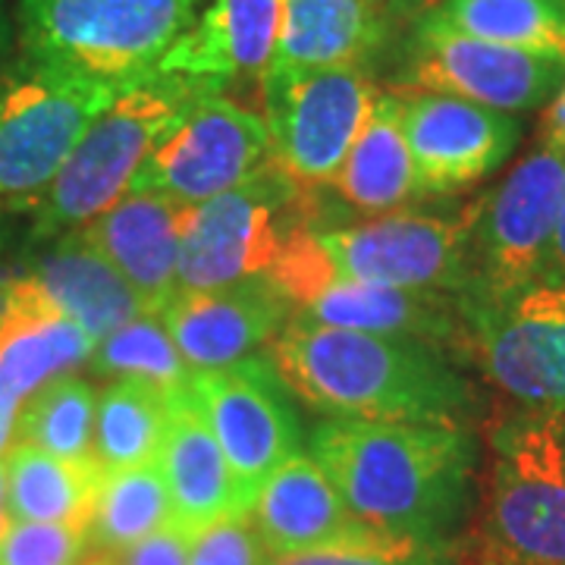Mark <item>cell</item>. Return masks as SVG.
I'll list each match as a JSON object with an SVG mask.
<instances>
[{
	"label": "cell",
	"mask_w": 565,
	"mask_h": 565,
	"mask_svg": "<svg viewBox=\"0 0 565 565\" xmlns=\"http://www.w3.org/2000/svg\"><path fill=\"white\" fill-rule=\"evenodd\" d=\"M462 355L519 408L565 412V286L531 282L487 305H465Z\"/></svg>",
	"instance_id": "12"
},
{
	"label": "cell",
	"mask_w": 565,
	"mask_h": 565,
	"mask_svg": "<svg viewBox=\"0 0 565 565\" xmlns=\"http://www.w3.org/2000/svg\"><path fill=\"white\" fill-rule=\"evenodd\" d=\"M248 515L274 556L340 544L364 531L345 509L323 465L305 452L286 459L264 481Z\"/></svg>",
	"instance_id": "22"
},
{
	"label": "cell",
	"mask_w": 565,
	"mask_h": 565,
	"mask_svg": "<svg viewBox=\"0 0 565 565\" xmlns=\"http://www.w3.org/2000/svg\"><path fill=\"white\" fill-rule=\"evenodd\" d=\"M565 199V145H541L505 177L471 226L475 286L465 305L505 299L544 280L546 255Z\"/></svg>",
	"instance_id": "10"
},
{
	"label": "cell",
	"mask_w": 565,
	"mask_h": 565,
	"mask_svg": "<svg viewBox=\"0 0 565 565\" xmlns=\"http://www.w3.org/2000/svg\"><path fill=\"white\" fill-rule=\"evenodd\" d=\"M207 0H20L22 57L122 88L148 76Z\"/></svg>",
	"instance_id": "5"
},
{
	"label": "cell",
	"mask_w": 565,
	"mask_h": 565,
	"mask_svg": "<svg viewBox=\"0 0 565 565\" xmlns=\"http://www.w3.org/2000/svg\"><path fill=\"white\" fill-rule=\"evenodd\" d=\"M390 3H393V7H399L408 20H418L422 13H427L430 7H437L440 0H390Z\"/></svg>",
	"instance_id": "39"
},
{
	"label": "cell",
	"mask_w": 565,
	"mask_h": 565,
	"mask_svg": "<svg viewBox=\"0 0 565 565\" xmlns=\"http://www.w3.org/2000/svg\"><path fill=\"white\" fill-rule=\"evenodd\" d=\"M10 522H47L85 531L104 471L95 459H57L39 446L10 444L3 456Z\"/></svg>",
	"instance_id": "26"
},
{
	"label": "cell",
	"mask_w": 565,
	"mask_h": 565,
	"mask_svg": "<svg viewBox=\"0 0 565 565\" xmlns=\"http://www.w3.org/2000/svg\"><path fill=\"white\" fill-rule=\"evenodd\" d=\"M267 362L289 393L330 418L462 427L481 396L440 345L289 318Z\"/></svg>",
	"instance_id": "1"
},
{
	"label": "cell",
	"mask_w": 565,
	"mask_h": 565,
	"mask_svg": "<svg viewBox=\"0 0 565 565\" xmlns=\"http://www.w3.org/2000/svg\"><path fill=\"white\" fill-rule=\"evenodd\" d=\"M274 553L262 541L258 527L245 515H233L195 534L189 565H270Z\"/></svg>",
	"instance_id": "34"
},
{
	"label": "cell",
	"mask_w": 565,
	"mask_h": 565,
	"mask_svg": "<svg viewBox=\"0 0 565 565\" xmlns=\"http://www.w3.org/2000/svg\"><path fill=\"white\" fill-rule=\"evenodd\" d=\"M20 408H22L20 399H13V396L0 386V459L7 456V449H10V444H13Z\"/></svg>",
	"instance_id": "38"
},
{
	"label": "cell",
	"mask_w": 565,
	"mask_h": 565,
	"mask_svg": "<svg viewBox=\"0 0 565 565\" xmlns=\"http://www.w3.org/2000/svg\"><path fill=\"white\" fill-rule=\"evenodd\" d=\"M120 88L17 57L0 70V199L39 195Z\"/></svg>",
	"instance_id": "7"
},
{
	"label": "cell",
	"mask_w": 565,
	"mask_h": 565,
	"mask_svg": "<svg viewBox=\"0 0 565 565\" xmlns=\"http://www.w3.org/2000/svg\"><path fill=\"white\" fill-rule=\"evenodd\" d=\"M262 82L270 163L299 189L333 185L377 98L367 70L264 73Z\"/></svg>",
	"instance_id": "9"
},
{
	"label": "cell",
	"mask_w": 565,
	"mask_h": 565,
	"mask_svg": "<svg viewBox=\"0 0 565 565\" xmlns=\"http://www.w3.org/2000/svg\"><path fill=\"white\" fill-rule=\"evenodd\" d=\"M487 444L471 565H565V412H503Z\"/></svg>",
	"instance_id": "3"
},
{
	"label": "cell",
	"mask_w": 565,
	"mask_h": 565,
	"mask_svg": "<svg viewBox=\"0 0 565 565\" xmlns=\"http://www.w3.org/2000/svg\"><path fill=\"white\" fill-rule=\"evenodd\" d=\"M10 527V515H7V475H3V459H0V534Z\"/></svg>",
	"instance_id": "41"
},
{
	"label": "cell",
	"mask_w": 565,
	"mask_h": 565,
	"mask_svg": "<svg viewBox=\"0 0 565 565\" xmlns=\"http://www.w3.org/2000/svg\"><path fill=\"white\" fill-rule=\"evenodd\" d=\"M192 541L195 534L182 531L177 525L161 527L158 534L145 537L139 544L126 546L120 553H110L107 563L110 565H189V553H192Z\"/></svg>",
	"instance_id": "35"
},
{
	"label": "cell",
	"mask_w": 565,
	"mask_h": 565,
	"mask_svg": "<svg viewBox=\"0 0 565 565\" xmlns=\"http://www.w3.org/2000/svg\"><path fill=\"white\" fill-rule=\"evenodd\" d=\"M541 136L546 145H565V85L546 104L544 120H541Z\"/></svg>",
	"instance_id": "37"
},
{
	"label": "cell",
	"mask_w": 565,
	"mask_h": 565,
	"mask_svg": "<svg viewBox=\"0 0 565 565\" xmlns=\"http://www.w3.org/2000/svg\"><path fill=\"white\" fill-rule=\"evenodd\" d=\"M158 459L173 503L170 525L202 534L214 522L245 515L221 444L214 440L202 412L189 403L185 390L170 393V422Z\"/></svg>",
	"instance_id": "23"
},
{
	"label": "cell",
	"mask_w": 565,
	"mask_h": 565,
	"mask_svg": "<svg viewBox=\"0 0 565 565\" xmlns=\"http://www.w3.org/2000/svg\"><path fill=\"white\" fill-rule=\"evenodd\" d=\"M280 20L282 0H211L151 73L221 88L233 79L264 76L277 47Z\"/></svg>",
	"instance_id": "19"
},
{
	"label": "cell",
	"mask_w": 565,
	"mask_h": 565,
	"mask_svg": "<svg viewBox=\"0 0 565 565\" xmlns=\"http://www.w3.org/2000/svg\"><path fill=\"white\" fill-rule=\"evenodd\" d=\"M333 185L362 214H386L422 195L403 136V102L393 88L377 92Z\"/></svg>",
	"instance_id": "25"
},
{
	"label": "cell",
	"mask_w": 565,
	"mask_h": 565,
	"mask_svg": "<svg viewBox=\"0 0 565 565\" xmlns=\"http://www.w3.org/2000/svg\"><path fill=\"white\" fill-rule=\"evenodd\" d=\"M321 189H299L274 163L230 192L185 211L180 233V292H211L267 280L296 226L318 230Z\"/></svg>",
	"instance_id": "6"
},
{
	"label": "cell",
	"mask_w": 565,
	"mask_h": 565,
	"mask_svg": "<svg viewBox=\"0 0 565 565\" xmlns=\"http://www.w3.org/2000/svg\"><path fill=\"white\" fill-rule=\"evenodd\" d=\"M221 85L148 73L122 85L110 107H104L82 132L73 151L35 199L32 239L51 243L76 233L104 214L129 189L141 161L189 104L204 95H221Z\"/></svg>",
	"instance_id": "4"
},
{
	"label": "cell",
	"mask_w": 565,
	"mask_h": 565,
	"mask_svg": "<svg viewBox=\"0 0 565 565\" xmlns=\"http://www.w3.org/2000/svg\"><path fill=\"white\" fill-rule=\"evenodd\" d=\"M95 412L98 390L85 377L63 374L32 393V399L20 408L13 444L39 446L44 452L82 462L92 459L95 437Z\"/></svg>",
	"instance_id": "30"
},
{
	"label": "cell",
	"mask_w": 565,
	"mask_h": 565,
	"mask_svg": "<svg viewBox=\"0 0 565 565\" xmlns=\"http://www.w3.org/2000/svg\"><path fill=\"white\" fill-rule=\"evenodd\" d=\"M85 531L47 522H17L0 534V565H76Z\"/></svg>",
	"instance_id": "33"
},
{
	"label": "cell",
	"mask_w": 565,
	"mask_h": 565,
	"mask_svg": "<svg viewBox=\"0 0 565 565\" xmlns=\"http://www.w3.org/2000/svg\"><path fill=\"white\" fill-rule=\"evenodd\" d=\"M563 85L565 61L559 57L468 39L422 13L403 41L393 88L437 92L503 114H522L550 102Z\"/></svg>",
	"instance_id": "13"
},
{
	"label": "cell",
	"mask_w": 565,
	"mask_h": 565,
	"mask_svg": "<svg viewBox=\"0 0 565 565\" xmlns=\"http://www.w3.org/2000/svg\"><path fill=\"white\" fill-rule=\"evenodd\" d=\"M267 161L270 132L264 117L223 95H204L167 126L126 192L195 207L248 182Z\"/></svg>",
	"instance_id": "11"
},
{
	"label": "cell",
	"mask_w": 565,
	"mask_h": 565,
	"mask_svg": "<svg viewBox=\"0 0 565 565\" xmlns=\"http://www.w3.org/2000/svg\"><path fill=\"white\" fill-rule=\"evenodd\" d=\"M286 393L270 362L255 355L217 371H192L185 384L189 403L221 444L245 512L264 481L302 452V427Z\"/></svg>",
	"instance_id": "14"
},
{
	"label": "cell",
	"mask_w": 565,
	"mask_h": 565,
	"mask_svg": "<svg viewBox=\"0 0 565 565\" xmlns=\"http://www.w3.org/2000/svg\"><path fill=\"white\" fill-rule=\"evenodd\" d=\"M95 340L44 299L39 282L20 274L0 308V386L13 399L88 362Z\"/></svg>",
	"instance_id": "21"
},
{
	"label": "cell",
	"mask_w": 565,
	"mask_h": 565,
	"mask_svg": "<svg viewBox=\"0 0 565 565\" xmlns=\"http://www.w3.org/2000/svg\"><path fill=\"white\" fill-rule=\"evenodd\" d=\"M446 546H422L412 541L384 537L364 527L359 537H349L340 544L274 556L270 565H446Z\"/></svg>",
	"instance_id": "32"
},
{
	"label": "cell",
	"mask_w": 565,
	"mask_h": 565,
	"mask_svg": "<svg viewBox=\"0 0 565 565\" xmlns=\"http://www.w3.org/2000/svg\"><path fill=\"white\" fill-rule=\"evenodd\" d=\"M302 315L327 327L381 337H412L459 355L468 333L465 299L459 296L393 289L374 282L333 280L318 299L305 305Z\"/></svg>",
	"instance_id": "20"
},
{
	"label": "cell",
	"mask_w": 565,
	"mask_h": 565,
	"mask_svg": "<svg viewBox=\"0 0 565 565\" xmlns=\"http://www.w3.org/2000/svg\"><path fill=\"white\" fill-rule=\"evenodd\" d=\"M289 308L280 289L262 277L211 292H180L161 321L192 371H217L270 343L289 321Z\"/></svg>",
	"instance_id": "16"
},
{
	"label": "cell",
	"mask_w": 565,
	"mask_h": 565,
	"mask_svg": "<svg viewBox=\"0 0 565 565\" xmlns=\"http://www.w3.org/2000/svg\"><path fill=\"white\" fill-rule=\"evenodd\" d=\"M427 17L468 39L565 61V0H440Z\"/></svg>",
	"instance_id": "29"
},
{
	"label": "cell",
	"mask_w": 565,
	"mask_h": 565,
	"mask_svg": "<svg viewBox=\"0 0 565 565\" xmlns=\"http://www.w3.org/2000/svg\"><path fill=\"white\" fill-rule=\"evenodd\" d=\"M311 449L352 519L374 534L446 546L465 519L478 446L462 427L327 418Z\"/></svg>",
	"instance_id": "2"
},
{
	"label": "cell",
	"mask_w": 565,
	"mask_h": 565,
	"mask_svg": "<svg viewBox=\"0 0 565 565\" xmlns=\"http://www.w3.org/2000/svg\"><path fill=\"white\" fill-rule=\"evenodd\" d=\"M189 204L163 195L122 192L104 214L82 226V239L95 245L136 289L145 315L161 318L180 296V233Z\"/></svg>",
	"instance_id": "17"
},
{
	"label": "cell",
	"mask_w": 565,
	"mask_h": 565,
	"mask_svg": "<svg viewBox=\"0 0 565 565\" xmlns=\"http://www.w3.org/2000/svg\"><path fill=\"white\" fill-rule=\"evenodd\" d=\"M481 199L456 214H384L359 226L321 233L337 280L374 282L415 292H446L468 302L471 226Z\"/></svg>",
	"instance_id": "8"
},
{
	"label": "cell",
	"mask_w": 565,
	"mask_h": 565,
	"mask_svg": "<svg viewBox=\"0 0 565 565\" xmlns=\"http://www.w3.org/2000/svg\"><path fill=\"white\" fill-rule=\"evenodd\" d=\"M79 565H110V563H107V556H92V559H85V563Z\"/></svg>",
	"instance_id": "42"
},
{
	"label": "cell",
	"mask_w": 565,
	"mask_h": 565,
	"mask_svg": "<svg viewBox=\"0 0 565 565\" xmlns=\"http://www.w3.org/2000/svg\"><path fill=\"white\" fill-rule=\"evenodd\" d=\"M25 274L39 282L44 299L63 318L79 323L95 343L145 315L136 289L95 245L82 239L79 230L51 239V248H44Z\"/></svg>",
	"instance_id": "24"
},
{
	"label": "cell",
	"mask_w": 565,
	"mask_h": 565,
	"mask_svg": "<svg viewBox=\"0 0 565 565\" xmlns=\"http://www.w3.org/2000/svg\"><path fill=\"white\" fill-rule=\"evenodd\" d=\"M85 367L95 377L145 381L163 393H180L192 377V367L185 364L173 337L154 315H139L136 321L122 323L98 340Z\"/></svg>",
	"instance_id": "31"
},
{
	"label": "cell",
	"mask_w": 565,
	"mask_h": 565,
	"mask_svg": "<svg viewBox=\"0 0 565 565\" xmlns=\"http://www.w3.org/2000/svg\"><path fill=\"white\" fill-rule=\"evenodd\" d=\"M546 282H563L565 286V199L556 217V230H553V243H550V255H546L544 267Z\"/></svg>",
	"instance_id": "36"
},
{
	"label": "cell",
	"mask_w": 565,
	"mask_h": 565,
	"mask_svg": "<svg viewBox=\"0 0 565 565\" xmlns=\"http://www.w3.org/2000/svg\"><path fill=\"white\" fill-rule=\"evenodd\" d=\"M170 422V393L145 381H114L98 393L92 459L102 471L154 462Z\"/></svg>",
	"instance_id": "28"
},
{
	"label": "cell",
	"mask_w": 565,
	"mask_h": 565,
	"mask_svg": "<svg viewBox=\"0 0 565 565\" xmlns=\"http://www.w3.org/2000/svg\"><path fill=\"white\" fill-rule=\"evenodd\" d=\"M10 47V17H7V0H0V61L7 57Z\"/></svg>",
	"instance_id": "40"
},
{
	"label": "cell",
	"mask_w": 565,
	"mask_h": 565,
	"mask_svg": "<svg viewBox=\"0 0 565 565\" xmlns=\"http://www.w3.org/2000/svg\"><path fill=\"white\" fill-rule=\"evenodd\" d=\"M403 102V136L422 195H449L490 177L519 145L512 114L437 92L393 88Z\"/></svg>",
	"instance_id": "15"
},
{
	"label": "cell",
	"mask_w": 565,
	"mask_h": 565,
	"mask_svg": "<svg viewBox=\"0 0 565 565\" xmlns=\"http://www.w3.org/2000/svg\"><path fill=\"white\" fill-rule=\"evenodd\" d=\"M403 22L408 17L390 0H282L280 35L267 73L367 70L393 44Z\"/></svg>",
	"instance_id": "18"
},
{
	"label": "cell",
	"mask_w": 565,
	"mask_h": 565,
	"mask_svg": "<svg viewBox=\"0 0 565 565\" xmlns=\"http://www.w3.org/2000/svg\"><path fill=\"white\" fill-rule=\"evenodd\" d=\"M173 522V503L161 459L120 471H104L85 537L102 556L139 544Z\"/></svg>",
	"instance_id": "27"
}]
</instances>
